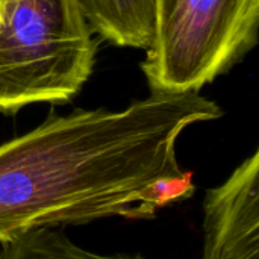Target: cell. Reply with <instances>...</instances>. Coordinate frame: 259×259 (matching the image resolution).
Here are the masks:
<instances>
[{"label":"cell","instance_id":"obj_6","mask_svg":"<svg viewBox=\"0 0 259 259\" xmlns=\"http://www.w3.org/2000/svg\"><path fill=\"white\" fill-rule=\"evenodd\" d=\"M0 259H143L129 255H97L71 243L55 228H36L2 243Z\"/></svg>","mask_w":259,"mask_h":259},{"label":"cell","instance_id":"obj_1","mask_svg":"<svg viewBox=\"0 0 259 259\" xmlns=\"http://www.w3.org/2000/svg\"><path fill=\"white\" fill-rule=\"evenodd\" d=\"M222 115L200 93H152L121 111H52L0 146V243L36 228L152 219L190 197L176 143L187 127Z\"/></svg>","mask_w":259,"mask_h":259},{"label":"cell","instance_id":"obj_3","mask_svg":"<svg viewBox=\"0 0 259 259\" xmlns=\"http://www.w3.org/2000/svg\"><path fill=\"white\" fill-rule=\"evenodd\" d=\"M259 0H155L141 70L152 93H200L258 44Z\"/></svg>","mask_w":259,"mask_h":259},{"label":"cell","instance_id":"obj_5","mask_svg":"<svg viewBox=\"0 0 259 259\" xmlns=\"http://www.w3.org/2000/svg\"><path fill=\"white\" fill-rule=\"evenodd\" d=\"M94 35L118 47L147 50L155 32V0H77Z\"/></svg>","mask_w":259,"mask_h":259},{"label":"cell","instance_id":"obj_7","mask_svg":"<svg viewBox=\"0 0 259 259\" xmlns=\"http://www.w3.org/2000/svg\"><path fill=\"white\" fill-rule=\"evenodd\" d=\"M2 8H3V0H0V20H2Z\"/></svg>","mask_w":259,"mask_h":259},{"label":"cell","instance_id":"obj_2","mask_svg":"<svg viewBox=\"0 0 259 259\" xmlns=\"http://www.w3.org/2000/svg\"><path fill=\"white\" fill-rule=\"evenodd\" d=\"M99 42L77 0H3L0 114L70 102L94 70Z\"/></svg>","mask_w":259,"mask_h":259},{"label":"cell","instance_id":"obj_4","mask_svg":"<svg viewBox=\"0 0 259 259\" xmlns=\"http://www.w3.org/2000/svg\"><path fill=\"white\" fill-rule=\"evenodd\" d=\"M259 150L203 200V259H259Z\"/></svg>","mask_w":259,"mask_h":259}]
</instances>
